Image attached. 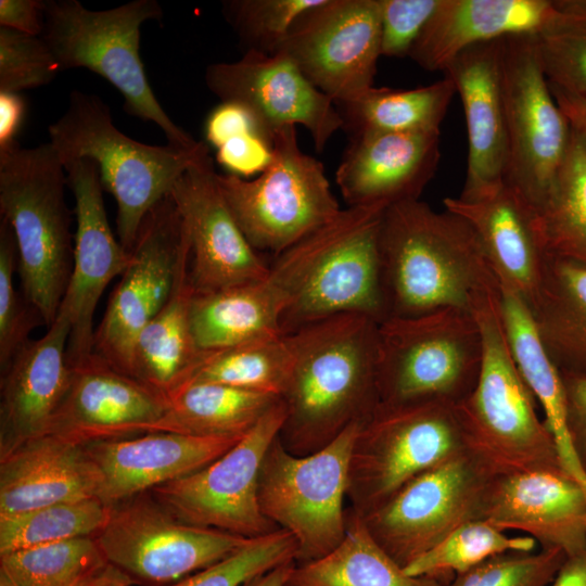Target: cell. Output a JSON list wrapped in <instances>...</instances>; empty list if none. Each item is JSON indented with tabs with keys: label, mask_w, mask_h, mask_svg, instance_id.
<instances>
[{
	"label": "cell",
	"mask_w": 586,
	"mask_h": 586,
	"mask_svg": "<svg viewBox=\"0 0 586 586\" xmlns=\"http://www.w3.org/2000/svg\"><path fill=\"white\" fill-rule=\"evenodd\" d=\"M379 323L340 315L285 334L292 365L279 438L290 453L323 448L378 406Z\"/></svg>",
	"instance_id": "6da1fadb"
},
{
	"label": "cell",
	"mask_w": 586,
	"mask_h": 586,
	"mask_svg": "<svg viewBox=\"0 0 586 586\" xmlns=\"http://www.w3.org/2000/svg\"><path fill=\"white\" fill-rule=\"evenodd\" d=\"M379 250L385 319L445 308L473 313L485 296L499 290L471 225L423 201L402 202L384 211Z\"/></svg>",
	"instance_id": "7a4b0ae2"
},
{
	"label": "cell",
	"mask_w": 586,
	"mask_h": 586,
	"mask_svg": "<svg viewBox=\"0 0 586 586\" xmlns=\"http://www.w3.org/2000/svg\"><path fill=\"white\" fill-rule=\"evenodd\" d=\"M499 290L473 314L482 334V362L473 391L460 403L464 451L491 476L527 471L564 472L555 440L535 410L502 328ZM568 474V473H566Z\"/></svg>",
	"instance_id": "3957f363"
},
{
	"label": "cell",
	"mask_w": 586,
	"mask_h": 586,
	"mask_svg": "<svg viewBox=\"0 0 586 586\" xmlns=\"http://www.w3.org/2000/svg\"><path fill=\"white\" fill-rule=\"evenodd\" d=\"M48 132L63 166L81 160L97 165L103 190L116 202L117 238L130 253L149 212L191 165L209 154L200 141L183 148L133 140L115 127L100 98L78 90L71 92L66 111Z\"/></svg>",
	"instance_id": "277c9868"
},
{
	"label": "cell",
	"mask_w": 586,
	"mask_h": 586,
	"mask_svg": "<svg viewBox=\"0 0 586 586\" xmlns=\"http://www.w3.org/2000/svg\"><path fill=\"white\" fill-rule=\"evenodd\" d=\"M65 168L50 143L0 149V213L17 250L22 294L49 328L73 268Z\"/></svg>",
	"instance_id": "5b68a950"
},
{
	"label": "cell",
	"mask_w": 586,
	"mask_h": 586,
	"mask_svg": "<svg viewBox=\"0 0 586 586\" xmlns=\"http://www.w3.org/2000/svg\"><path fill=\"white\" fill-rule=\"evenodd\" d=\"M163 16L156 0H133L109 10H89L77 0H48L41 37L61 72L84 67L111 82L131 116L154 123L169 144H198L175 124L153 93L140 58V28Z\"/></svg>",
	"instance_id": "8992f818"
},
{
	"label": "cell",
	"mask_w": 586,
	"mask_h": 586,
	"mask_svg": "<svg viewBox=\"0 0 586 586\" xmlns=\"http://www.w3.org/2000/svg\"><path fill=\"white\" fill-rule=\"evenodd\" d=\"M482 334L473 313L445 308L379 323V404L462 402L482 362Z\"/></svg>",
	"instance_id": "52a82bcc"
},
{
	"label": "cell",
	"mask_w": 586,
	"mask_h": 586,
	"mask_svg": "<svg viewBox=\"0 0 586 586\" xmlns=\"http://www.w3.org/2000/svg\"><path fill=\"white\" fill-rule=\"evenodd\" d=\"M464 451L457 404H378L361 422L348 468L349 510L365 517L405 484Z\"/></svg>",
	"instance_id": "ba28073f"
},
{
	"label": "cell",
	"mask_w": 586,
	"mask_h": 586,
	"mask_svg": "<svg viewBox=\"0 0 586 586\" xmlns=\"http://www.w3.org/2000/svg\"><path fill=\"white\" fill-rule=\"evenodd\" d=\"M271 141V162L256 178L217 174V181L253 249L278 256L333 221L342 208L322 164L298 146L296 127L276 131Z\"/></svg>",
	"instance_id": "9c48e42d"
},
{
	"label": "cell",
	"mask_w": 586,
	"mask_h": 586,
	"mask_svg": "<svg viewBox=\"0 0 586 586\" xmlns=\"http://www.w3.org/2000/svg\"><path fill=\"white\" fill-rule=\"evenodd\" d=\"M361 422L305 456L290 453L278 435L265 455L259 507L272 524L294 537L296 564L322 558L345 536L349 459Z\"/></svg>",
	"instance_id": "30bf717a"
},
{
	"label": "cell",
	"mask_w": 586,
	"mask_h": 586,
	"mask_svg": "<svg viewBox=\"0 0 586 586\" xmlns=\"http://www.w3.org/2000/svg\"><path fill=\"white\" fill-rule=\"evenodd\" d=\"M501 87L508 139L504 181L537 215L553 188L573 131L542 68L536 34L504 38Z\"/></svg>",
	"instance_id": "8fae6325"
},
{
	"label": "cell",
	"mask_w": 586,
	"mask_h": 586,
	"mask_svg": "<svg viewBox=\"0 0 586 586\" xmlns=\"http://www.w3.org/2000/svg\"><path fill=\"white\" fill-rule=\"evenodd\" d=\"M110 507L106 523L93 538L106 562L135 585L168 586L251 539L180 522L149 492Z\"/></svg>",
	"instance_id": "7c38bea8"
},
{
	"label": "cell",
	"mask_w": 586,
	"mask_h": 586,
	"mask_svg": "<svg viewBox=\"0 0 586 586\" xmlns=\"http://www.w3.org/2000/svg\"><path fill=\"white\" fill-rule=\"evenodd\" d=\"M279 398L229 450L204 468L149 493L174 518L189 525L245 538L278 527L262 512L258 481L265 455L285 420Z\"/></svg>",
	"instance_id": "4fadbf2b"
},
{
	"label": "cell",
	"mask_w": 586,
	"mask_h": 586,
	"mask_svg": "<svg viewBox=\"0 0 586 586\" xmlns=\"http://www.w3.org/2000/svg\"><path fill=\"white\" fill-rule=\"evenodd\" d=\"M190 239L171 194L146 215L131 260L94 331L93 352L130 375L132 351L144 327L169 298Z\"/></svg>",
	"instance_id": "5bb4252c"
},
{
	"label": "cell",
	"mask_w": 586,
	"mask_h": 586,
	"mask_svg": "<svg viewBox=\"0 0 586 586\" xmlns=\"http://www.w3.org/2000/svg\"><path fill=\"white\" fill-rule=\"evenodd\" d=\"M385 209L372 205L341 211L314 270L280 319L282 334L340 315L385 319L379 250Z\"/></svg>",
	"instance_id": "9a60e30c"
},
{
	"label": "cell",
	"mask_w": 586,
	"mask_h": 586,
	"mask_svg": "<svg viewBox=\"0 0 586 586\" xmlns=\"http://www.w3.org/2000/svg\"><path fill=\"white\" fill-rule=\"evenodd\" d=\"M491 479L462 453L419 474L361 518L377 543L405 568L461 524L479 520Z\"/></svg>",
	"instance_id": "2e32d148"
},
{
	"label": "cell",
	"mask_w": 586,
	"mask_h": 586,
	"mask_svg": "<svg viewBox=\"0 0 586 586\" xmlns=\"http://www.w3.org/2000/svg\"><path fill=\"white\" fill-rule=\"evenodd\" d=\"M279 51L335 104L371 89L381 55L380 0H322L293 24Z\"/></svg>",
	"instance_id": "e0dca14e"
},
{
	"label": "cell",
	"mask_w": 586,
	"mask_h": 586,
	"mask_svg": "<svg viewBox=\"0 0 586 586\" xmlns=\"http://www.w3.org/2000/svg\"><path fill=\"white\" fill-rule=\"evenodd\" d=\"M204 78L212 93L246 109L271 139L284 127L301 125L321 152L343 127L335 103L282 51H250L238 61L211 64Z\"/></svg>",
	"instance_id": "ac0fdd59"
},
{
	"label": "cell",
	"mask_w": 586,
	"mask_h": 586,
	"mask_svg": "<svg viewBox=\"0 0 586 586\" xmlns=\"http://www.w3.org/2000/svg\"><path fill=\"white\" fill-rule=\"evenodd\" d=\"M64 168L75 199L77 226L72 273L59 313L71 322L67 361L73 366L93 353L97 304L107 284L126 270L131 253L110 227L97 165L81 160Z\"/></svg>",
	"instance_id": "d6986e66"
},
{
	"label": "cell",
	"mask_w": 586,
	"mask_h": 586,
	"mask_svg": "<svg viewBox=\"0 0 586 586\" xmlns=\"http://www.w3.org/2000/svg\"><path fill=\"white\" fill-rule=\"evenodd\" d=\"M170 194L190 239V277L195 293L225 290L266 277L269 266L232 215L209 154L179 177Z\"/></svg>",
	"instance_id": "ffe728a7"
},
{
	"label": "cell",
	"mask_w": 586,
	"mask_h": 586,
	"mask_svg": "<svg viewBox=\"0 0 586 586\" xmlns=\"http://www.w3.org/2000/svg\"><path fill=\"white\" fill-rule=\"evenodd\" d=\"M69 367V385L49 434L79 446L128 438L149 433L166 411L164 394L94 352Z\"/></svg>",
	"instance_id": "44dd1931"
},
{
	"label": "cell",
	"mask_w": 586,
	"mask_h": 586,
	"mask_svg": "<svg viewBox=\"0 0 586 586\" xmlns=\"http://www.w3.org/2000/svg\"><path fill=\"white\" fill-rule=\"evenodd\" d=\"M479 520L525 532L542 549L586 550V489L569 474L527 471L492 477Z\"/></svg>",
	"instance_id": "7402d4cb"
},
{
	"label": "cell",
	"mask_w": 586,
	"mask_h": 586,
	"mask_svg": "<svg viewBox=\"0 0 586 586\" xmlns=\"http://www.w3.org/2000/svg\"><path fill=\"white\" fill-rule=\"evenodd\" d=\"M441 130L349 137L335 179L347 207L419 200L441 158Z\"/></svg>",
	"instance_id": "603a6c76"
},
{
	"label": "cell",
	"mask_w": 586,
	"mask_h": 586,
	"mask_svg": "<svg viewBox=\"0 0 586 586\" xmlns=\"http://www.w3.org/2000/svg\"><path fill=\"white\" fill-rule=\"evenodd\" d=\"M505 38V37H504ZM504 38L472 46L444 69L463 105L468 158L461 200H475L505 181L508 139L501 87Z\"/></svg>",
	"instance_id": "cb8c5ba5"
},
{
	"label": "cell",
	"mask_w": 586,
	"mask_h": 586,
	"mask_svg": "<svg viewBox=\"0 0 586 586\" xmlns=\"http://www.w3.org/2000/svg\"><path fill=\"white\" fill-rule=\"evenodd\" d=\"M242 436L201 437L149 432L84 447L99 474L98 498L113 506L204 468Z\"/></svg>",
	"instance_id": "d4e9b609"
},
{
	"label": "cell",
	"mask_w": 586,
	"mask_h": 586,
	"mask_svg": "<svg viewBox=\"0 0 586 586\" xmlns=\"http://www.w3.org/2000/svg\"><path fill=\"white\" fill-rule=\"evenodd\" d=\"M71 322L59 313L47 332L29 340L1 372L0 455L49 434L69 385Z\"/></svg>",
	"instance_id": "484cf974"
},
{
	"label": "cell",
	"mask_w": 586,
	"mask_h": 586,
	"mask_svg": "<svg viewBox=\"0 0 586 586\" xmlns=\"http://www.w3.org/2000/svg\"><path fill=\"white\" fill-rule=\"evenodd\" d=\"M444 206L471 225L499 283L514 291L531 309L546 257L534 209L505 182L475 200L446 198Z\"/></svg>",
	"instance_id": "4316f807"
},
{
	"label": "cell",
	"mask_w": 586,
	"mask_h": 586,
	"mask_svg": "<svg viewBox=\"0 0 586 586\" xmlns=\"http://www.w3.org/2000/svg\"><path fill=\"white\" fill-rule=\"evenodd\" d=\"M100 479L85 450L52 434L0 455V517L98 498Z\"/></svg>",
	"instance_id": "83f0119b"
},
{
	"label": "cell",
	"mask_w": 586,
	"mask_h": 586,
	"mask_svg": "<svg viewBox=\"0 0 586 586\" xmlns=\"http://www.w3.org/2000/svg\"><path fill=\"white\" fill-rule=\"evenodd\" d=\"M548 0H441L409 58L442 71L466 49L511 35L536 34L553 13Z\"/></svg>",
	"instance_id": "f1b7e54d"
},
{
	"label": "cell",
	"mask_w": 586,
	"mask_h": 586,
	"mask_svg": "<svg viewBox=\"0 0 586 586\" xmlns=\"http://www.w3.org/2000/svg\"><path fill=\"white\" fill-rule=\"evenodd\" d=\"M499 314L515 366L542 406L564 471L586 489L584 474L566 428L565 400L559 368L547 351L533 314L510 288L499 283Z\"/></svg>",
	"instance_id": "f546056e"
},
{
	"label": "cell",
	"mask_w": 586,
	"mask_h": 586,
	"mask_svg": "<svg viewBox=\"0 0 586 586\" xmlns=\"http://www.w3.org/2000/svg\"><path fill=\"white\" fill-rule=\"evenodd\" d=\"M189 249L183 255L171 294L138 335L130 375L166 397L182 386L198 364L199 351L191 328L195 290L190 277Z\"/></svg>",
	"instance_id": "4dcf8cb0"
},
{
	"label": "cell",
	"mask_w": 586,
	"mask_h": 586,
	"mask_svg": "<svg viewBox=\"0 0 586 586\" xmlns=\"http://www.w3.org/2000/svg\"><path fill=\"white\" fill-rule=\"evenodd\" d=\"M531 311L559 370L586 374V264L546 253Z\"/></svg>",
	"instance_id": "1f68e13d"
},
{
	"label": "cell",
	"mask_w": 586,
	"mask_h": 586,
	"mask_svg": "<svg viewBox=\"0 0 586 586\" xmlns=\"http://www.w3.org/2000/svg\"><path fill=\"white\" fill-rule=\"evenodd\" d=\"M280 397L214 383L184 384L150 432L201 437L242 436Z\"/></svg>",
	"instance_id": "d6a6232c"
},
{
	"label": "cell",
	"mask_w": 586,
	"mask_h": 586,
	"mask_svg": "<svg viewBox=\"0 0 586 586\" xmlns=\"http://www.w3.org/2000/svg\"><path fill=\"white\" fill-rule=\"evenodd\" d=\"M286 586H443L405 573L377 543L364 519L347 509L343 540L328 555L296 564Z\"/></svg>",
	"instance_id": "836d02e7"
},
{
	"label": "cell",
	"mask_w": 586,
	"mask_h": 586,
	"mask_svg": "<svg viewBox=\"0 0 586 586\" xmlns=\"http://www.w3.org/2000/svg\"><path fill=\"white\" fill-rule=\"evenodd\" d=\"M456 88L444 76L415 89L372 87L358 98L335 104L349 137L371 132L440 130Z\"/></svg>",
	"instance_id": "e575fe53"
},
{
	"label": "cell",
	"mask_w": 586,
	"mask_h": 586,
	"mask_svg": "<svg viewBox=\"0 0 586 586\" xmlns=\"http://www.w3.org/2000/svg\"><path fill=\"white\" fill-rule=\"evenodd\" d=\"M291 365L292 349L288 335L268 336L202 352L184 384L214 383L280 397Z\"/></svg>",
	"instance_id": "d590c367"
},
{
	"label": "cell",
	"mask_w": 586,
	"mask_h": 586,
	"mask_svg": "<svg viewBox=\"0 0 586 586\" xmlns=\"http://www.w3.org/2000/svg\"><path fill=\"white\" fill-rule=\"evenodd\" d=\"M537 229L547 254L586 264V151L574 132Z\"/></svg>",
	"instance_id": "8d00e7d4"
},
{
	"label": "cell",
	"mask_w": 586,
	"mask_h": 586,
	"mask_svg": "<svg viewBox=\"0 0 586 586\" xmlns=\"http://www.w3.org/2000/svg\"><path fill=\"white\" fill-rule=\"evenodd\" d=\"M111 507L99 498L58 502L0 517V555L79 537H93Z\"/></svg>",
	"instance_id": "74e56055"
},
{
	"label": "cell",
	"mask_w": 586,
	"mask_h": 586,
	"mask_svg": "<svg viewBox=\"0 0 586 586\" xmlns=\"http://www.w3.org/2000/svg\"><path fill=\"white\" fill-rule=\"evenodd\" d=\"M536 540L510 537L483 520H471L404 568L412 577H431L443 586L483 561L506 552H531Z\"/></svg>",
	"instance_id": "f35d334b"
},
{
	"label": "cell",
	"mask_w": 586,
	"mask_h": 586,
	"mask_svg": "<svg viewBox=\"0 0 586 586\" xmlns=\"http://www.w3.org/2000/svg\"><path fill=\"white\" fill-rule=\"evenodd\" d=\"M106 563L93 537L0 555V571L16 586H77Z\"/></svg>",
	"instance_id": "ab89813d"
},
{
	"label": "cell",
	"mask_w": 586,
	"mask_h": 586,
	"mask_svg": "<svg viewBox=\"0 0 586 586\" xmlns=\"http://www.w3.org/2000/svg\"><path fill=\"white\" fill-rule=\"evenodd\" d=\"M553 13L536 33L548 82L586 101V0L553 1Z\"/></svg>",
	"instance_id": "60d3db41"
},
{
	"label": "cell",
	"mask_w": 586,
	"mask_h": 586,
	"mask_svg": "<svg viewBox=\"0 0 586 586\" xmlns=\"http://www.w3.org/2000/svg\"><path fill=\"white\" fill-rule=\"evenodd\" d=\"M322 0H228L222 2L226 21L245 52L279 51L295 21Z\"/></svg>",
	"instance_id": "b9f144b4"
},
{
	"label": "cell",
	"mask_w": 586,
	"mask_h": 586,
	"mask_svg": "<svg viewBox=\"0 0 586 586\" xmlns=\"http://www.w3.org/2000/svg\"><path fill=\"white\" fill-rule=\"evenodd\" d=\"M296 542L283 528L251 538L244 546L168 586H243L288 561H295Z\"/></svg>",
	"instance_id": "7bdbcfd3"
},
{
	"label": "cell",
	"mask_w": 586,
	"mask_h": 586,
	"mask_svg": "<svg viewBox=\"0 0 586 586\" xmlns=\"http://www.w3.org/2000/svg\"><path fill=\"white\" fill-rule=\"evenodd\" d=\"M17 270V250L10 225L0 222V368L9 366L29 341L28 334L39 322L38 313L14 285Z\"/></svg>",
	"instance_id": "ee69618b"
},
{
	"label": "cell",
	"mask_w": 586,
	"mask_h": 586,
	"mask_svg": "<svg viewBox=\"0 0 586 586\" xmlns=\"http://www.w3.org/2000/svg\"><path fill=\"white\" fill-rule=\"evenodd\" d=\"M566 557L560 548L542 549L538 553H500L455 575L444 586H547Z\"/></svg>",
	"instance_id": "f6af8a7d"
},
{
	"label": "cell",
	"mask_w": 586,
	"mask_h": 586,
	"mask_svg": "<svg viewBox=\"0 0 586 586\" xmlns=\"http://www.w3.org/2000/svg\"><path fill=\"white\" fill-rule=\"evenodd\" d=\"M60 72L41 36L0 27V92L18 93L48 85Z\"/></svg>",
	"instance_id": "bcb514c9"
},
{
	"label": "cell",
	"mask_w": 586,
	"mask_h": 586,
	"mask_svg": "<svg viewBox=\"0 0 586 586\" xmlns=\"http://www.w3.org/2000/svg\"><path fill=\"white\" fill-rule=\"evenodd\" d=\"M441 0H380L381 55L406 58Z\"/></svg>",
	"instance_id": "7dc6e473"
},
{
	"label": "cell",
	"mask_w": 586,
	"mask_h": 586,
	"mask_svg": "<svg viewBox=\"0 0 586 586\" xmlns=\"http://www.w3.org/2000/svg\"><path fill=\"white\" fill-rule=\"evenodd\" d=\"M216 149L219 164L241 178L259 175L272 158L271 139L255 131L235 133Z\"/></svg>",
	"instance_id": "c3c4849f"
},
{
	"label": "cell",
	"mask_w": 586,
	"mask_h": 586,
	"mask_svg": "<svg viewBox=\"0 0 586 586\" xmlns=\"http://www.w3.org/2000/svg\"><path fill=\"white\" fill-rule=\"evenodd\" d=\"M564 392L569 437L586 475V374L559 370Z\"/></svg>",
	"instance_id": "681fc988"
},
{
	"label": "cell",
	"mask_w": 586,
	"mask_h": 586,
	"mask_svg": "<svg viewBox=\"0 0 586 586\" xmlns=\"http://www.w3.org/2000/svg\"><path fill=\"white\" fill-rule=\"evenodd\" d=\"M245 131L259 132L271 139L256 118L246 109L235 103L221 102L211 112L205 122L206 139L215 148L229 137Z\"/></svg>",
	"instance_id": "f907efd6"
},
{
	"label": "cell",
	"mask_w": 586,
	"mask_h": 586,
	"mask_svg": "<svg viewBox=\"0 0 586 586\" xmlns=\"http://www.w3.org/2000/svg\"><path fill=\"white\" fill-rule=\"evenodd\" d=\"M46 0H0V26L41 36L46 24Z\"/></svg>",
	"instance_id": "816d5d0a"
},
{
	"label": "cell",
	"mask_w": 586,
	"mask_h": 586,
	"mask_svg": "<svg viewBox=\"0 0 586 586\" xmlns=\"http://www.w3.org/2000/svg\"><path fill=\"white\" fill-rule=\"evenodd\" d=\"M25 105L18 93L0 92V149L13 144L21 127Z\"/></svg>",
	"instance_id": "f5cc1de1"
},
{
	"label": "cell",
	"mask_w": 586,
	"mask_h": 586,
	"mask_svg": "<svg viewBox=\"0 0 586 586\" xmlns=\"http://www.w3.org/2000/svg\"><path fill=\"white\" fill-rule=\"evenodd\" d=\"M551 93L568 117L573 132L586 151V101L549 84Z\"/></svg>",
	"instance_id": "db71d44e"
},
{
	"label": "cell",
	"mask_w": 586,
	"mask_h": 586,
	"mask_svg": "<svg viewBox=\"0 0 586 586\" xmlns=\"http://www.w3.org/2000/svg\"><path fill=\"white\" fill-rule=\"evenodd\" d=\"M552 586H586V550L566 557Z\"/></svg>",
	"instance_id": "11a10c76"
},
{
	"label": "cell",
	"mask_w": 586,
	"mask_h": 586,
	"mask_svg": "<svg viewBox=\"0 0 586 586\" xmlns=\"http://www.w3.org/2000/svg\"><path fill=\"white\" fill-rule=\"evenodd\" d=\"M133 582L114 565L106 563L77 586H133Z\"/></svg>",
	"instance_id": "9f6ffc18"
},
{
	"label": "cell",
	"mask_w": 586,
	"mask_h": 586,
	"mask_svg": "<svg viewBox=\"0 0 586 586\" xmlns=\"http://www.w3.org/2000/svg\"><path fill=\"white\" fill-rule=\"evenodd\" d=\"M295 565L296 562L294 560L288 561L254 577L243 586H286Z\"/></svg>",
	"instance_id": "6f0895ef"
},
{
	"label": "cell",
	"mask_w": 586,
	"mask_h": 586,
	"mask_svg": "<svg viewBox=\"0 0 586 586\" xmlns=\"http://www.w3.org/2000/svg\"><path fill=\"white\" fill-rule=\"evenodd\" d=\"M0 586H16V585L4 572L0 571Z\"/></svg>",
	"instance_id": "680465c9"
}]
</instances>
